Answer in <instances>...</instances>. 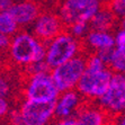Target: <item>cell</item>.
I'll return each instance as SVG.
<instances>
[{
  "instance_id": "4fadbf2b",
  "label": "cell",
  "mask_w": 125,
  "mask_h": 125,
  "mask_svg": "<svg viewBox=\"0 0 125 125\" xmlns=\"http://www.w3.org/2000/svg\"><path fill=\"white\" fill-rule=\"evenodd\" d=\"M112 117L95 102H84L73 118L74 125H111Z\"/></svg>"
},
{
  "instance_id": "5b68a950",
  "label": "cell",
  "mask_w": 125,
  "mask_h": 125,
  "mask_svg": "<svg viewBox=\"0 0 125 125\" xmlns=\"http://www.w3.org/2000/svg\"><path fill=\"white\" fill-rule=\"evenodd\" d=\"M107 0H62L58 14L65 27L74 23H90L94 16L106 6Z\"/></svg>"
},
{
  "instance_id": "4316f807",
  "label": "cell",
  "mask_w": 125,
  "mask_h": 125,
  "mask_svg": "<svg viewBox=\"0 0 125 125\" xmlns=\"http://www.w3.org/2000/svg\"><path fill=\"white\" fill-rule=\"evenodd\" d=\"M118 27L122 29H125V15L123 16L122 18H119L118 21Z\"/></svg>"
},
{
  "instance_id": "6da1fadb",
  "label": "cell",
  "mask_w": 125,
  "mask_h": 125,
  "mask_svg": "<svg viewBox=\"0 0 125 125\" xmlns=\"http://www.w3.org/2000/svg\"><path fill=\"white\" fill-rule=\"evenodd\" d=\"M45 43L38 40L32 31L21 29L10 38L6 55L12 67L25 71L32 64L45 61Z\"/></svg>"
},
{
  "instance_id": "2e32d148",
  "label": "cell",
  "mask_w": 125,
  "mask_h": 125,
  "mask_svg": "<svg viewBox=\"0 0 125 125\" xmlns=\"http://www.w3.org/2000/svg\"><path fill=\"white\" fill-rule=\"evenodd\" d=\"M18 31H21V27L10 11L0 12V34L12 37Z\"/></svg>"
},
{
  "instance_id": "f1b7e54d",
  "label": "cell",
  "mask_w": 125,
  "mask_h": 125,
  "mask_svg": "<svg viewBox=\"0 0 125 125\" xmlns=\"http://www.w3.org/2000/svg\"><path fill=\"white\" fill-rule=\"evenodd\" d=\"M124 74H125V73H124Z\"/></svg>"
},
{
  "instance_id": "7c38bea8",
  "label": "cell",
  "mask_w": 125,
  "mask_h": 125,
  "mask_svg": "<svg viewBox=\"0 0 125 125\" xmlns=\"http://www.w3.org/2000/svg\"><path fill=\"white\" fill-rule=\"evenodd\" d=\"M9 11L21 28H27L32 27L42 10L36 0H15Z\"/></svg>"
},
{
  "instance_id": "83f0119b",
  "label": "cell",
  "mask_w": 125,
  "mask_h": 125,
  "mask_svg": "<svg viewBox=\"0 0 125 125\" xmlns=\"http://www.w3.org/2000/svg\"><path fill=\"white\" fill-rule=\"evenodd\" d=\"M2 62H3V54L0 53V67L2 65Z\"/></svg>"
},
{
  "instance_id": "7a4b0ae2",
  "label": "cell",
  "mask_w": 125,
  "mask_h": 125,
  "mask_svg": "<svg viewBox=\"0 0 125 125\" xmlns=\"http://www.w3.org/2000/svg\"><path fill=\"white\" fill-rule=\"evenodd\" d=\"M114 72L107 62L98 54H87V64L77 90L86 102L96 103L106 91L113 79Z\"/></svg>"
},
{
  "instance_id": "cb8c5ba5",
  "label": "cell",
  "mask_w": 125,
  "mask_h": 125,
  "mask_svg": "<svg viewBox=\"0 0 125 125\" xmlns=\"http://www.w3.org/2000/svg\"><path fill=\"white\" fill-rule=\"evenodd\" d=\"M15 0H0V12L9 11V9L11 8Z\"/></svg>"
},
{
  "instance_id": "3957f363",
  "label": "cell",
  "mask_w": 125,
  "mask_h": 125,
  "mask_svg": "<svg viewBox=\"0 0 125 125\" xmlns=\"http://www.w3.org/2000/svg\"><path fill=\"white\" fill-rule=\"evenodd\" d=\"M21 90L23 99L47 104H54L61 93L51 74V70L25 73Z\"/></svg>"
},
{
  "instance_id": "7402d4cb",
  "label": "cell",
  "mask_w": 125,
  "mask_h": 125,
  "mask_svg": "<svg viewBox=\"0 0 125 125\" xmlns=\"http://www.w3.org/2000/svg\"><path fill=\"white\" fill-rule=\"evenodd\" d=\"M8 119L10 125H24L23 124V119L18 109H11V112L8 115Z\"/></svg>"
},
{
  "instance_id": "9a60e30c",
  "label": "cell",
  "mask_w": 125,
  "mask_h": 125,
  "mask_svg": "<svg viewBox=\"0 0 125 125\" xmlns=\"http://www.w3.org/2000/svg\"><path fill=\"white\" fill-rule=\"evenodd\" d=\"M106 62L114 73H125V47L115 46Z\"/></svg>"
},
{
  "instance_id": "484cf974",
  "label": "cell",
  "mask_w": 125,
  "mask_h": 125,
  "mask_svg": "<svg viewBox=\"0 0 125 125\" xmlns=\"http://www.w3.org/2000/svg\"><path fill=\"white\" fill-rule=\"evenodd\" d=\"M111 125H125V114H122V115L113 118Z\"/></svg>"
},
{
  "instance_id": "ffe728a7",
  "label": "cell",
  "mask_w": 125,
  "mask_h": 125,
  "mask_svg": "<svg viewBox=\"0 0 125 125\" xmlns=\"http://www.w3.org/2000/svg\"><path fill=\"white\" fill-rule=\"evenodd\" d=\"M11 112V104L8 98H0V119L6 117Z\"/></svg>"
},
{
  "instance_id": "52a82bcc",
  "label": "cell",
  "mask_w": 125,
  "mask_h": 125,
  "mask_svg": "<svg viewBox=\"0 0 125 125\" xmlns=\"http://www.w3.org/2000/svg\"><path fill=\"white\" fill-rule=\"evenodd\" d=\"M97 104L112 117L125 114V74L114 73L113 79Z\"/></svg>"
},
{
  "instance_id": "d4e9b609",
  "label": "cell",
  "mask_w": 125,
  "mask_h": 125,
  "mask_svg": "<svg viewBox=\"0 0 125 125\" xmlns=\"http://www.w3.org/2000/svg\"><path fill=\"white\" fill-rule=\"evenodd\" d=\"M50 125H74L73 118L71 119H58L55 118Z\"/></svg>"
},
{
  "instance_id": "9c48e42d",
  "label": "cell",
  "mask_w": 125,
  "mask_h": 125,
  "mask_svg": "<svg viewBox=\"0 0 125 125\" xmlns=\"http://www.w3.org/2000/svg\"><path fill=\"white\" fill-rule=\"evenodd\" d=\"M65 29V25L58 11L44 10L31 27L32 33L42 42L46 43Z\"/></svg>"
},
{
  "instance_id": "ba28073f",
  "label": "cell",
  "mask_w": 125,
  "mask_h": 125,
  "mask_svg": "<svg viewBox=\"0 0 125 125\" xmlns=\"http://www.w3.org/2000/svg\"><path fill=\"white\" fill-rule=\"evenodd\" d=\"M17 109L24 125H50L55 119L54 104L21 99Z\"/></svg>"
},
{
  "instance_id": "277c9868",
  "label": "cell",
  "mask_w": 125,
  "mask_h": 125,
  "mask_svg": "<svg viewBox=\"0 0 125 125\" xmlns=\"http://www.w3.org/2000/svg\"><path fill=\"white\" fill-rule=\"evenodd\" d=\"M45 63L50 70L83 53L82 41L76 38L67 28L45 43Z\"/></svg>"
},
{
  "instance_id": "5bb4252c",
  "label": "cell",
  "mask_w": 125,
  "mask_h": 125,
  "mask_svg": "<svg viewBox=\"0 0 125 125\" xmlns=\"http://www.w3.org/2000/svg\"><path fill=\"white\" fill-rule=\"evenodd\" d=\"M118 18L114 15V12L107 6H104L98 12H97L94 18L90 21L91 29H98V31H108L113 32L114 28L118 26Z\"/></svg>"
},
{
  "instance_id": "44dd1931",
  "label": "cell",
  "mask_w": 125,
  "mask_h": 125,
  "mask_svg": "<svg viewBox=\"0 0 125 125\" xmlns=\"http://www.w3.org/2000/svg\"><path fill=\"white\" fill-rule=\"evenodd\" d=\"M115 36V46L116 47H125V29L117 28L114 32Z\"/></svg>"
},
{
  "instance_id": "30bf717a",
  "label": "cell",
  "mask_w": 125,
  "mask_h": 125,
  "mask_svg": "<svg viewBox=\"0 0 125 125\" xmlns=\"http://www.w3.org/2000/svg\"><path fill=\"white\" fill-rule=\"evenodd\" d=\"M83 51L87 54H98L107 60L108 55L115 47L114 32L90 29L82 40Z\"/></svg>"
},
{
  "instance_id": "d6986e66",
  "label": "cell",
  "mask_w": 125,
  "mask_h": 125,
  "mask_svg": "<svg viewBox=\"0 0 125 125\" xmlns=\"http://www.w3.org/2000/svg\"><path fill=\"white\" fill-rule=\"evenodd\" d=\"M106 6L114 12V15L118 19L125 15V0H107Z\"/></svg>"
},
{
  "instance_id": "8992f818",
  "label": "cell",
  "mask_w": 125,
  "mask_h": 125,
  "mask_svg": "<svg viewBox=\"0 0 125 125\" xmlns=\"http://www.w3.org/2000/svg\"><path fill=\"white\" fill-rule=\"evenodd\" d=\"M87 64V53L83 52L71 59L65 63L59 65L51 70L52 74L59 90L67 91L77 89L80 79L82 78Z\"/></svg>"
},
{
  "instance_id": "e0dca14e",
  "label": "cell",
  "mask_w": 125,
  "mask_h": 125,
  "mask_svg": "<svg viewBox=\"0 0 125 125\" xmlns=\"http://www.w3.org/2000/svg\"><path fill=\"white\" fill-rule=\"evenodd\" d=\"M16 90V80L7 72L0 71V98H9Z\"/></svg>"
},
{
  "instance_id": "ac0fdd59",
  "label": "cell",
  "mask_w": 125,
  "mask_h": 125,
  "mask_svg": "<svg viewBox=\"0 0 125 125\" xmlns=\"http://www.w3.org/2000/svg\"><path fill=\"white\" fill-rule=\"evenodd\" d=\"M67 29L76 38L82 41L91 28H90L89 23H82V21H80V23H74V24H72V25L68 26Z\"/></svg>"
},
{
  "instance_id": "8fae6325",
  "label": "cell",
  "mask_w": 125,
  "mask_h": 125,
  "mask_svg": "<svg viewBox=\"0 0 125 125\" xmlns=\"http://www.w3.org/2000/svg\"><path fill=\"white\" fill-rule=\"evenodd\" d=\"M82 96L77 89L67 90L60 93L59 97L54 102V113L58 119H71L74 118L82 105L84 104Z\"/></svg>"
},
{
  "instance_id": "603a6c76",
  "label": "cell",
  "mask_w": 125,
  "mask_h": 125,
  "mask_svg": "<svg viewBox=\"0 0 125 125\" xmlns=\"http://www.w3.org/2000/svg\"><path fill=\"white\" fill-rule=\"evenodd\" d=\"M10 38L11 37L0 34V53L6 54V52L8 51L9 45H10Z\"/></svg>"
}]
</instances>
